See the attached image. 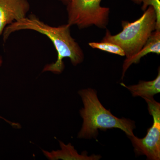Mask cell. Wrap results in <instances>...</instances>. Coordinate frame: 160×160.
Here are the masks:
<instances>
[{
    "instance_id": "cell-12",
    "label": "cell",
    "mask_w": 160,
    "mask_h": 160,
    "mask_svg": "<svg viewBox=\"0 0 160 160\" xmlns=\"http://www.w3.org/2000/svg\"><path fill=\"white\" fill-rule=\"evenodd\" d=\"M59 1H61V2H62L64 4H66V5H67L68 4V2H69L70 0H59Z\"/></svg>"
},
{
    "instance_id": "cell-8",
    "label": "cell",
    "mask_w": 160,
    "mask_h": 160,
    "mask_svg": "<svg viewBox=\"0 0 160 160\" xmlns=\"http://www.w3.org/2000/svg\"><path fill=\"white\" fill-rule=\"evenodd\" d=\"M59 142L61 150L51 152L43 151V153L49 159L98 160L102 158L99 155H92L91 156H88L86 152H84L82 154H79L71 144L66 145L62 142Z\"/></svg>"
},
{
    "instance_id": "cell-1",
    "label": "cell",
    "mask_w": 160,
    "mask_h": 160,
    "mask_svg": "<svg viewBox=\"0 0 160 160\" xmlns=\"http://www.w3.org/2000/svg\"><path fill=\"white\" fill-rule=\"evenodd\" d=\"M69 24L58 26H52L43 22L34 14L23 18L6 26L3 32V40L6 42L10 35L19 30L29 29L38 32L46 36L51 40L58 52L54 63L45 66L43 72L49 71L60 74L64 70L63 59H70L73 66L82 62L84 59L83 50L71 35Z\"/></svg>"
},
{
    "instance_id": "cell-6",
    "label": "cell",
    "mask_w": 160,
    "mask_h": 160,
    "mask_svg": "<svg viewBox=\"0 0 160 160\" xmlns=\"http://www.w3.org/2000/svg\"><path fill=\"white\" fill-rule=\"evenodd\" d=\"M30 8L28 0H0V35L6 26L26 17Z\"/></svg>"
},
{
    "instance_id": "cell-4",
    "label": "cell",
    "mask_w": 160,
    "mask_h": 160,
    "mask_svg": "<svg viewBox=\"0 0 160 160\" xmlns=\"http://www.w3.org/2000/svg\"><path fill=\"white\" fill-rule=\"evenodd\" d=\"M102 0H70L67 4L68 24L80 29L96 26L105 29L110 9L101 6Z\"/></svg>"
},
{
    "instance_id": "cell-13",
    "label": "cell",
    "mask_w": 160,
    "mask_h": 160,
    "mask_svg": "<svg viewBox=\"0 0 160 160\" xmlns=\"http://www.w3.org/2000/svg\"><path fill=\"white\" fill-rule=\"evenodd\" d=\"M2 57L0 56V66H2ZM0 118H1V117H0Z\"/></svg>"
},
{
    "instance_id": "cell-10",
    "label": "cell",
    "mask_w": 160,
    "mask_h": 160,
    "mask_svg": "<svg viewBox=\"0 0 160 160\" xmlns=\"http://www.w3.org/2000/svg\"><path fill=\"white\" fill-rule=\"evenodd\" d=\"M89 46L93 48L107 52L112 54L118 55L121 56H125L124 50L120 46L114 43L101 42H92L89 43Z\"/></svg>"
},
{
    "instance_id": "cell-3",
    "label": "cell",
    "mask_w": 160,
    "mask_h": 160,
    "mask_svg": "<svg viewBox=\"0 0 160 160\" xmlns=\"http://www.w3.org/2000/svg\"><path fill=\"white\" fill-rule=\"evenodd\" d=\"M157 15L154 8L149 6L142 15L132 22L122 21V30L112 35L108 29L101 42L114 43L120 46L126 58L133 56L146 44L152 33L156 29Z\"/></svg>"
},
{
    "instance_id": "cell-7",
    "label": "cell",
    "mask_w": 160,
    "mask_h": 160,
    "mask_svg": "<svg viewBox=\"0 0 160 160\" xmlns=\"http://www.w3.org/2000/svg\"><path fill=\"white\" fill-rule=\"evenodd\" d=\"M151 52L158 55L160 54V30H155L153 31L146 44L138 52L133 56L125 59L122 66V79L125 76L127 69L132 64L139 62L142 58Z\"/></svg>"
},
{
    "instance_id": "cell-9",
    "label": "cell",
    "mask_w": 160,
    "mask_h": 160,
    "mask_svg": "<svg viewBox=\"0 0 160 160\" xmlns=\"http://www.w3.org/2000/svg\"><path fill=\"white\" fill-rule=\"evenodd\" d=\"M157 77L151 81H140L137 85L126 86L123 83L122 86L131 92L132 96L141 97L143 98H153L155 95L160 92V69L159 68Z\"/></svg>"
},
{
    "instance_id": "cell-11",
    "label": "cell",
    "mask_w": 160,
    "mask_h": 160,
    "mask_svg": "<svg viewBox=\"0 0 160 160\" xmlns=\"http://www.w3.org/2000/svg\"><path fill=\"white\" fill-rule=\"evenodd\" d=\"M135 4H142V9L145 11L149 6L154 8L157 15L156 29L160 30V0H131Z\"/></svg>"
},
{
    "instance_id": "cell-5",
    "label": "cell",
    "mask_w": 160,
    "mask_h": 160,
    "mask_svg": "<svg viewBox=\"0 0 160 160\" xmlns=\"http://www.w3.org/2000/svg\"><path fill=\"white\" fill-rule=\"evenodd\" d=\"M150 114L153 118L152 126L143 138L135 136L128 137L131 141L136 154L146 155L147 159H160V104L154 98H144Z\"/></svg>"
},
{
    "instance_id": "cell-2",
    "label": "cell",
    "mask_w": 160,
    "mask_h": 160,
    "mask_svg": "<svg viewBox=\"0 0 160 160\" xmlns=\"http://www.w3.org/2000/svg\"><path fill=\"white\" fill-rule=\"evenodd\" d=\"M78 93L82 100L84 108L80 111L83 123L78 138H96L98 130L105 131L112 128L121 129L128 137L134 135V122L125 118H119L112 115L100 102L95 90L88 88L80 90Z\"/></svg>"
}]
</instances>
